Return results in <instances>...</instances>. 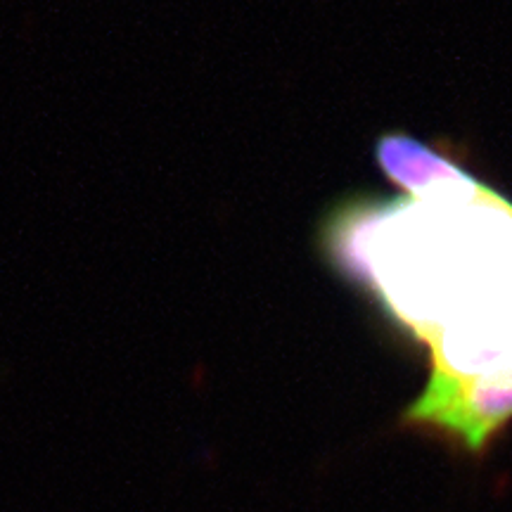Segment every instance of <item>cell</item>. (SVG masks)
<instances>
[{"label":"cell","instance_id":"2","mask_svg":"<svg viewBox=\"0 0 512 512\" xmlns=\"http://www.w3.org/2000/svg\"><path fill=\"white\" fill-rule=\"evenodd\" d=\"M373 157L384 178L406 190L415 202L470 197L484 188V183L451 155L408 136L406 131L382 133L375 140Z\"/></svg>","mask_w":512,"mask_h":512},{"label":"cell","instance_id":"1","mask_svg":"<svg viewBox=\"0 0 512 512\" xmlns=\"http://www.w3.org/2000/svg\"><path fill=\"white\" fill-rule=\"evenodd\" d=\"M512 425V354L477 373L432 366L422 392L403 408L401 427L482 460Z\"/></svg>","mask_w":512,"mask_h":512}]
</instances>
